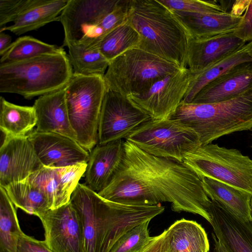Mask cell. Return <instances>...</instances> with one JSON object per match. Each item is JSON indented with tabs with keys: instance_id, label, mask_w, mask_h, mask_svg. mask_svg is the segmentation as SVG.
I'll return each mask as SVG.
<instances>
[{
	"instance_id": "obj_18",
	"label": "cell",
	"mask_w": 252,
	"mask_h": 252,
	"mask_svg": "<svg viewBox=\"0 0 252 252\" xmlns=\"http://www.w3.org/2000/svg\"><path fill=\"white\" fill-rule=\"evenodd\" d=\"M246 42L233 32L200 39L189 38L186 68L194 72L203 69L244 46Z\"/></svg>"
},
{
	"instance_id": "obj_26",
	"label": "cell",
	"mask_w": 252,
	"mask_h": 252,
	"mask_svg": "<svg viewBox=\"0 0 252 252\" xmlns=\"http://www.w3.org/2000/svg\"><path fill=\"white\" fill-rule=\"evenodd\" d=\"M36 124L33 106L15 104L0 97V129L5 137L27 136Z\"/></svg>"
},
{
	"instance_id": "obj_27",
	"label": "cell",
	"mask_w": 252,
	"mask_h": 252,
	"mask_svg": "<svg viewBox=\"0 0 252 252\" xmlns=\"http://www.w3.org/2000/svg\"><path fill=\"white\" fill-rule=\"evenodd\" d=\"M246 45V44H245ZM245 45L233 53L202 70L191 72L189 86L182 102L190 103L196 94L207 84L233 66L252 61Z\"/></svg>"
},
{
	"instance_id": "obj_1",
	"label": "cell",
	"mask_w": 252,
	"mask_h": 252,
	"mask_svg": "<svg viewBox=\"0 0 252 252\" xmlns=\"http://www.w3.org/2000/svg\"><path fill=\"white\" fill-rule=\"evenodd\" d=\"M118 169L98 194L111 201L153 206L167 202L176 212L197 214L211 223V200L202 178L184 162L151 155L126 140Z\"/></svg>"
},
{
	"instance_id": "obj_39",
	"label": "cell",
	"mask_w": 252,
	"mask_h": 252,
	"mask_svg": "<svg viewBox=\"0 0 252 252\" xmlns=\"http://www.w3.org/2000/svg\"><path fill=\"white\" fill-rule=\"evenodd\" d=\"M251 0H235L229 12L236 16H242L250 3Z\"/></svg>"
},
{
	"instance_id": "obj_2",
	"label": "cell",
	"mask_w": 252,
	"mask_h": 252,
	"mask_svg": "<svg viewBox=\"0 0 252 252\" xmlns=\"http://www.w3.org/2000/svg\"><path fill=\"white\" fill-rule=\"evenodd\" d=\"M70 203L82 221L84 252H109L126 232L164 211L161 204L136 206L107 200L87 185L79 183Z\"/></svg>"
},
{
	"instance_id": "obj_36",
	"label": "cell",
	"mask_w": 252,
	"mask_h": 252,
	"mask_svg": "<svg viewBox=\"0 0 252 252\" xmlns=\"http://www.w3.org/2000/svg\"><path fill=\"white\" fill-rule=\"evenodd\" d=\"M233 32L246 42L252 40V0Z\"/></svg>"
},
{
	"instance_id": "obj_5",
	"label": "cell",
	"mask_w": 252,
	"mask_h": 252,
	"mask_svg": "<svg viewBox=\"0 0 252 252\" xmlns=\"http://www.w3.org/2000/svg\"><path fill=\"white\" fill-rule=\"evenodd\" d=\"M72 74L64 50L0 65V92L31 99L64 88Z\"/></svg>"
},
{
	"instance_id": "obj_28",
	"label": "cell",
	"mask_w": 252,
	"mask_h": 252,
	"mask_svg": "<svg viewBox=\"0 0 252 252\" xmlns=\"http://www.w3.org/2000/svg\"><path fill=\"white\" fill-rule=\"evenodd\" d=\"M16 208L37 216L50 209L46 195L27 180L11 184L4 188Z\"/></svg>"
},
{
	"instance_id": "obj_17",
	"label": "cell",
	"mask_w": 252,
	"mask_h": 252,
	"mask_svg": "<svg viewBox=\"0 0 252 252\" xmlns=\"http://www.w3.org/2000/svg\"><path fill=\"white\" fill-rule=\"evenodd\" d=\"M208 212L215 235L228 252H252V220L238 217L213 200Z\"/></svg>"
},
{
	"instance_id": "obj_40",
	"label": "cell",
	"mask_w": 252,
	"mask_h": 252,
	"mask_svg": "<svg viewBox=\"0 0 252 252\" xmlns=\"http://www.w3.org/2000/svg\"><path fill=\"white\" fill-rule=\"evenodd\" d=\"M11 37L4 32H0V56L10 46Z\"/></svg>"
},
{
	"instance_id": "obj_33",
	"label": "cell",
	"mask_w": 252,
	"mask_h": 252,
	"mask_svg": "<svg viewBox=\"0 0 252 252\" xmlns=\"http://www.w3.org/2000/svg\"><path fill=\"white\" fill-rule=\"evenodd\" d=\"M150 221L143 222L126 232L109 252H140L151 238L148 228Z\"/></svg>"
},
{
	"instance_id": "obj_7",
	"label": "cell",
	"mask_w": 252,
	"mask_h": 252,
	"mask_svg": "<svg viewBox=\"0 0 252 252\" xmlns=\"http://www.w3.org/2000/svg\"><path fill=\"white\" fill-rule=\"evenodd\" d=\"M64 89L68 117L76 141L91 152L98 143L99 116L107 90L104 77L73 73Z\"/></svg>"
},
{
	"instance_id": "obj_6",
	"label": "cell",
	"mask_w": 252,
	"mask_h": 252,
	"mask_svg": "<svg viewBox=\"0 0 252 252\" xmlns=\"http://www.w3.org/2000/svg\"><path fill=\"white\" fill-rule=\"evenodd\" d=\"M181 68L135 47L110 61L103 77L107 90L128 96L146 92L157 81Z\"/></svg>"
},
{
	"instance_id": "obj_4",
	"label": "cell",
	"mask_w": 252,
	"mask_h": 252,
	"mask_svg": "<svg viewBox=\"0 0 252 252\" xmlns=\"http://www.w3.org/2000/svg\"><path fill=\"white\" fill-rule=\"evenodd\" d=\"M192 129L201 145L223 135L252 128V87L226 101L212 103L181 102L169 118Z\"/></svg>"
},
{
	"instance_id": "obj_22",
	"label": "cell",
	"mask_w": 252,
	"mask_h": 252,
	"mask_svg": "<svg viewBox=\"0 0 252 252\" xmlns=\"http://www.w3.org/2000/svg\"><path fill=\"white\" fill-rule=\"evenodd\" d=\"M190 38L200 39L233 32L242 16L228 12L196 13L172 10Z\"/></svg>"
},
{
	"instance_id": "obj_19",
	"label": "cell",
	"mask_w": 252,
	"mask_h": 252,
	"mask_svg": "<svg viewBox=\"0 0 252 252\" xmlns=\"http://www.w3.org/2000/svg\"><path fill=\"white\" fill-rule=\"evenodd\" d=\"M252 87V61L238 64L205 86L191 103H217L231 99Z\"/></svg>"
},
{
	"instance_id": "obj_16",
	"label": "cell",
	"mask_w": 252,
	"mask_h": 252,
	"mask_svg": "<svg viewBox=\"0 0 252 252\" xmlns=\"http://www.w3.org/2000/svg\"><path fill=\"white\" fill-rule=\"evenodd\" d=\"M28 137L43 166L64 167L89 160V152L66 136L33 130Z\"/></svg>"
},
{
	"instance_id": "obj_13",
	"label": "cell",
	"mask_w": 252,
	"mask_h": 252,
	"mask_svg": "<svg viewBox=\"0 0 252 252\" xmlns=\"http://www.w3.org/2000/svg\"><path fill=\"white\" fill-rule=\"evenodd\" d=\"M37 217L44 229V241L54 252H84L82 221L70 202Z\"/></svg>"
},
{
	"instance_id": "obj_24",
	"label": "cell",
	"mask_w": 252,
	"mask_h": 252,
	"mask_svg": "<svg viewBox=\"0 0 252 252\" xmlns=\"http://www.w3.org/2000/svg\"><path fill=\"white\" fill-rule=\"evenodd\" d=\"M202 181L208 197L227 210L245 220H252L250 201L252 195L247 192L208 177Z\"/></svg>"
},
{
	"instance_id": "obj_23",
	"label": "cell",
	"mask_w": 252,
	"mask_h": 252,
	"mask_svg": "<svg viewBox=\"0 0 252 252\" xmlns=\"http://www.w3.org/2000/svg\"><path fill=\"white\" fill-rule=\"evenodd\" d=\"M68 0H36V2L21 14L9 26L0 32L9 31L17 35L36 30L55 21L67 4Z\"/></svg>"
},
{
	"instance_id": "obj_14",
	"label": "cell",
	"mask_w": 252,
	"mask_h": 252,
	"mask_svg": "<svg viewBox=\"0 0 252 252\" xmlns=\"http://www.w3.org/2000/svg\"><path fill=\"white\" fill-rule=\"evenodd\" d=\"M42 167L28 135L4 137L0 148V187L25 180Z\"/></svg>"
},
{
	"instance_id": "obj_9",
	"label": "cell",
	"mask_w": 252,
	"mask_h": 252,
	"mask_svg": "<svg viewBox=\"0 0 252 252\" xmlns=\"http://www.w3.org/2000/svg\"><path fill=\"white\" fill-rule=\"evenodd\" d=\"M126 140L153 156L183 161L200 145L197 134L170 118H151L134 130Z\"/></svg>"
},
{
	"instance_id": "obj_29",
	"label": "cell",
	"mask_w": 252,
	"mask_h": 252,
	"mask_svg": "<svg viewBox=\"0 0 252 252\" xmlns=\"http://www.w3.org/2000/svg\"><path fill=\"white\" fill-rule=\"evenodd\" d=\"M16 207L0 187V252H17L21 230Z\"/></svg>"
},
{
	"instance_id": "obj_12",
	"label": "cell",
	"mask_w": 252,
	"mask_h": 252,
	"mask_svg": "<svg viewBox=\"0 0 252 252\" xmlns=\"http://www.w3.org/2000/svg\"><path fill=\"white\" fill-rule=\"evenodd\" d=\"M190 77L191 72L182 68L157 81L146 92L127 97L152 118L167 119L182 102Z\"/></svg>"
},
{
	"instance_id": "obj_31",
	"label": "cell",
	"mask_w": 252,
	"mask_h": 252,
	"mask_svg": "<svg viewBox=\"0 0 252 252\" xmlns=\"http://www.w3.org/2000/svg\"><path fill=\"white\" fill-rule=\"evenodd\" d=\"M61 47L49 44L30 36L18 38L0 56V65L28 60L40 55L59 53Z\"/></svg>"
},
{
	"instance_id": "obj_15",
	"label": "cell",
	"mask_w": 252,
	"mask_h": 252,
	"mask_svg": "<svg viewBox=\"0 0 252 252\" xmlns=\"http://www.w3.org/2000/svg\"><path fill=\"white\" fill-rule=\"evenodd\" d=\"M87 166L86 162L60 168L43 166L26 180L46 195L50 209H55L70 202Z\"/></svg>"
},
{
	"instance_id": "obj_8",
	"label": "cell",
	"mask_w": 252,
	"mask_h": 252,
	"mask_svg": "<svg viewBox=\"0 0 252 252\" xmlns=\"http://www.w3.org/2000/svg\"><path fill=\"white\" fill-rule=\"evenodd\" d=\"M183 162L201 178H212L252 195V159L237 149L211 143L200 145Z\"/></svg>"
},
{
	"instance_id": "obj_20",
	"label": "cell",
	"mask_w": 252,
	"mask_h": 252,
	"mask_svg": "<svg viewBox=\"0 0 252 252\" xmlns=\"http://www.w3.org/2000/svg\"><path fill=\"white\" fill-rule=\"evenodd\" d=\"M124 140L97 144L91 151L85 172L87 186L99 192L110 183L119 168L124 153Z\"/></svg>"
},
{
	"instance_id": "obj_43",
	"label": "cell",
	"mask_w": 252,
	"mask_h": 252,
	"mask_svg": "<svg viewBox=\"0 0 252 252\" xmlns=\"http://www.w3.org/2000/svg\"><path fill=\"white\" fill-rule=\"evenodd\" d=\"M250 206H251V216H252V197L251 199Z\"/></svg>"
},
{
	"instance_id": "obj_41",
	"label": "cell",
	"mask_w": 252,
	"mask_h": 252,
	"mask_svg": "<svg viewBox=\"0 0 252 252\" xmlns=\"http://www.w3.org/2000/svg\"><path fill=\"white\" fill-rule=\"evenodd\" d=\"M213 239L214 241V252H228L225 249L222 243L219 241L215 235L213 233L212 234Z\"/></svg>"
},
{
	"instance_id": "obj_32",
	"label": "cell",
	"mask_w": 252,
	"mask_h": 252,
	"mask_svg": "<svg viewBox=\"0 0 252 252\" xmlns=\"http://www.w3.org/2000/svg\"><path fill=\"white\" fill-rule=\"evenodd\" d=\"M139 42V34L127 21L106 34L97 47L110 62L127 50L138 47Z\"/></svg>"
},
{
	"instance_id": "obj_34",
	"label": "cell",
	"mask_w": 252,
	"mask_h": 252,
	"mask_svg": "<svg viewBox=\"0 0 252 252\" xmlns=\"http://www.w3.org/2000/svg\"><path fill=\"white\" fill-rule=\"evenodd\" d=\"M169 9L196 13L226 12L217 0H158Z\"/></svg>"
},
{
	"instance_id": "obj_25",
	"label": "cell",
	"mask_w": 252,
	"mask_h": 252,
	"mask_svg": "<svg viewBox=\"0 0 252 252\" xmlns=\"http://www.w3.org/2000/svg\"><path fill=\"white\" fill-rule=\"evenodd\" d=\"M171 239L168 252H208L209 243L202 226L195 221L182 219L168 228Z\"/></svg>"
},
{
	"instance_id": "obj_21",
	"label": "cell",
	"mask_w": 252,
	"mask_h": 252,
	"mask_svg": "<svg viewBox=\"0 0 252 252\" xmlns=\"http://www.w3.org/2000/svg\"><path fill=\"white\" fill-rule=\"evenodd\" d=\"M64 88L40 96L35 100L33 105L37 118L35 130L60 134L77 141L68 117Z\"/></svg>"
},
{
	"instance_id": "obj_30",
	"label": "cell",
	"mask_w": 252,
	"mask_h": 252,
	"mask_svg": "<svg viewBox=\"0 0 252 252\" xmlns=\"http://www.w3.org/2000/svg\"><path fill=\"white\" fill-rule=\"evenodd\" d=\"M67 48V56L73 73L84 76L104 75L109 61L97 47L87 48L71 45Z\"/></svg>"
},
{
	"instance_id": "obj_38",
	"label": "cell",
	"mask_w": 252,
	"mask_h": 252,
	"mask_svg": "<svg viewBox=\"0 0 252 252\" xmlns=\"http://www.w3.org/2000/svg\"><path fill=\"white\" fill-rule=\"evenodd\" d=\"M171 239L167 228L160 234L151 237L147 244L140 252H168Z\"/></svg>"
},
{
	"instance_id": "obj_3",
	"label": "cell",
	"mask_w": 252,
	"mask_h": 252,
	"mask_svg": "<svg viewBox=\"0 0 252 252\" xmlns=\"http://www.w3.org/2000/svg\"><path fill=\"white\" fill-rule=\"evenodd\" d=\"M127 22L139 34L138 48L186 68L190 36L171 10L158 0H129Z\"/></svg>"
},
{
	"instance_id": "obj_10",
	"label": "cell",
	"mask_w": 252,
	"mask_h": 252,
	"mask_svg": "<svg viewBox=\"0 0 252 252\" xmlns=\"http://www.w3.org/2000/svg\"><path fill=\"white\" fill-rule=\"evenodd\" d=\"M119 0H68L59 17L64 31L63 46L97 47L105 35L102 22Z\"/></svg>"
},
{
	"instance_id": "obj_37",
	"label": "cell",
	"mask_w": 252,
	"mask_h": 252,
	"mask_svg": "<svg viewBox=\"0 0 252 252\" xmlns=\"http://www.w3.org/2000/svg\"><path fill=\"white\" fill-rule=\"evenodd\" d=\"M17 252H54L45 241L34 239L22 232L20 237Z\"/></svg>"
},
{
	"instance_id": "obj_35",
	"label": "cell",
	"mask_w": 252,
	"mask_h": 252,
	"mask_svg": "<svg viewBox=\"0 0 252 252\" xmlns=\"http://www.w3.org/2000/svg\"><path fill=\"white\" fill-rule=\"evenodd\" d=\"M36 0H0V29L13 22L21 14L33 5Z\"/></svg>"
},
{
	"instance_id": "obj_11",
	"label": "cell",
	"mask_w": 252,
	"mask_h": 252,
	"mask_svg": "<svg viewBox=\"0 0 252 252\" xmlns=\"http://www.w3.org/2000/svg\"><path fill=\"white\" fill-rule=\"evenodd\" d=\"M151 118L127 96L107 89L99 116L97 144L126 139Z\"/></svg>"
},
{
	"instance_id": "obj_42",
	"label": "cell",
	"mask_w": 252,
	"mask_h": 252,
	"mask_svg": "<svg viewBox=\"0 0 252 252\" xmlns=\"http://www.w3.org/2000/svg\"><path fill=\"white\" fill-rule=\"evenodd\" d=\"M245 46L248 54L252 59V40L246 44Z\"/></svg>"
}]
</instances>
